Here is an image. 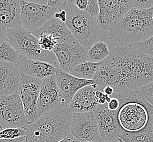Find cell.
I'll return each instance as SVG.
<instances>
[{"mask_svg": "<svg viewBox=\"0 0 153 142\" xmlns=\"http://www.w3.org/2000/svg\"><path fill=\"white\" fill-rule=\"evenodd\" d=\"M0 25L7 29L22 27L20 1L0 0Z\"/></svg>", "mask_w": 153, "mask_h": 142, "instance_id": "d6986e66", "label": "cell"}, {"mask_svg": "<svg viewBox=\"0 0 153 142\" xmlns=\"http://www.w3.org/2000/svg\"><path fill=\"white\" fill-rule=\"evenodd\" d=\"M25 137L14 139H0V142H25Z\"/></svg>", "mask_w": 153, "mask_h": 142, "instance_id": "8d00e7d4", "label": "cell"}, {"mask_svg": "<svg viewBox=\"0 0 153 142\" xmlns=\"http://www.w3.org/2000/svg\"><path fill=\"white\" fill-rule=\"evenodd\" d=\"M67 0H48V6L56 9H63L66 6Z\"/></svg>", "mask_w": 153, "mask_h": 142, "instance_id": "4dcf8cb0", "label": "cell"}, {"mask_svg": "<svg viewBox=\"0 0 153 142\" xmlns=\"http://www.w3.org/2000/svg\"><path fill=\"white\" fill-rule=\"evenodd\" d=\"M103 91L106 95L111 97L114 93V90L111 86H106L105 87Z\"/></svg>", "mask_w": 153, "mask_h": 142, "instance_id": "d590c367", "label": "cell"}, {"mask_svg": "<svg viewBox=\"0 0 153 142\" xmlns=\"http://www.w3.org/2000/svg\"><path fill=\"white\" fill-rule=\"evenodd\" d=\"M135 46L140 52L153 58V35L136 44Z\"/></svg>", "mask_w": 153, "mask_h": 142, "instance_id": "83f0119b", "label": "cell"}, {"mask_svg": "<svg viewBox=\"0 0 153 142\" xmlns=\"http://www.w3.org/2000/svg\"><path fill=\"white\" fill-rule=\"evenodd\" d=\"M22 58L18 52L8 42L0 46V61L18 65Z\"/></svg>", "mask_w": 153, "mask_h": 142, "instance_id": "cb8c5ba5", "label": "cell"}, {"mask_svg": "<svg viewBox=\"0 0 153 142\" xmlns=\"http://www.w3.org/2000/svg\"><path fill=\"white\" fill-rule=\"evenodd\" d=\"M22 75L44 80L56 75L59 69L48 62L22 58L18 64Z\"/></svg>", "mask_w": 153, "mask_h": 142, "instance_id": "ac0fdd59", "label": "cell"}, {"mask_svg": "<svg viewBox=\"0 0 153 142\" xmlns=\"http://www.w3.org/2000/svg\"><path fill=\"white\" fill-rule=\"evenodd\" d=\"M63 9L67 13L65 25L80 43L89 49L98 42L101 29L97 18L78 9L74 5L73 0L67 1Z\"/></svg>", "mask_w": 153, "mask_h": 142, "instance_id": "5b68a950", "label": "cell"}, {"mask_svg": "<svg viewBox=\"0 0 153 142\" xmlns=\"http://www.w3.org/2000/svg\"><path fill=\"white\" fill-rule=\"evenodd\" d=\"M8 42L22 58L48 62L60 70L57 59L53 52L43 50L38 40L30 31L22 27L7 28Z\"/></svg>", "mask_w": 153, "mask_h": 142, "instance_id": "8992f818", "label": "cell"}, {"mask_svg": "<svg viewBox=\"0 0 153 142\" xmlns=\"http://www.w3.org/2000/svg\"><path fill=\"white\" fill-rule=\"evenodd\" d=\"M27 125L18 93L0 97V125L2 130L8 128L25 129Z\"/></svg>", "mask_w": 153, "mask_h": 142, "instance_id": "9c48e42d", "label": "cell"}, {"mask_svg": "<svg viewBox=\"0 0 153 142\" xmlns=\"http://www.w3.org/2000/svg\"><path fill=\"white\" fill-rule=\"evenodd\" d=\"M93 80L102 90L112 87L114 93L137 91L153 81V58L135 46H116L102 62Z\"/></svg>", "mask_w": 153, "mask_h": 142, "instance_id": "6da1fadb", "label": "cell"}, {"mask_svg": "<svg viewBox=\"0 0 153 142\" xmlns=\"http://www.w3.org/2000/svg\"><path fill=\"white\" fill-rule=\"evenodd\" d=\"M132 7L136 9L146 10L149 9L153 7V0H132Z\"/></svg>", "mask_w": 153, "mask_h": 142, "instance_id": "f546056e", "label": "cell"}, {"mask_svg": "<svg viewBox=\"0 0 153 142\" xmlns=\"http://www.w3.org/2000/svg\"><path fill=\"white\" fill-rule=\"evenodd\" d=\"M2 130V127L1 126V125H0V131H1V130Z\"/></svg>", "mask_w": 153, "mask_h": 142, "instance_id": "ab89813d", "label": "cell"}, {"mask_svg": "<svg viewBox=\"0 0 153 142\" xmlns=\"http://www.w3.org/2000/svg\"><path fill=\"white\" fill-rule=\"evenodd\" d=\"M54 18L57 19L65 23L67 21V13L65 9H61L56 13Z\"/></svg>", "mask_w": 153, "mask_h": 142, "instance_id": "836d02e7", "label": "cell"}, {"mask_svg": "<svg viewBox=\"0 0 153 142\" xmlns=\"http://www.w3.org/2000/svg\"><path fill=\"white\" fill-rule=\"evenodd\" d=\"M88 49L72 35L58 43L53 52L57 59L60 70L69 73L77 65L89 61Z\"/></svg>", "mask_w": 153, "mask_h": 142, "instance_id": "52a82bcc", "label": "cell"}, {"mask_svg": "<svg viewBox=\"0 0 153 142\" xmlns=\"http://www.w3.org/2000/svg\"><path fill=\"white\" fill-rule=\"evenodd\" d=\"M22 28L32 32L43 27L49 20L54 18L60 9L40 5L30 1H20Z\"/></svg>", "mask_w": 153, "mask_h": 142, "instance_id": "30bf717a", "label": "cell"}, {"mask_svg": "<svg viewBox=\"0 0 153 142\" xmlns=\"http://www.w3.org/2000/svg\"></svg>", "mask_w": 153, "mask_h": 142, "instance_id": "60d3db41", "label": "cell"}, {"mask_svg": "<svg viewBox=\"0 0 153 142\" xmlns=\"http://www.w3.org/2000/svg\"><path fill=\"white\" fill-rule=\"evenodd\" d=\"M102 62L95 63L89 61L82 62L74 68L69 74L80 79L93 80Z\"/></svg>", "mask_w": 153, "mask_h": 142, "instance_id": "7402d4cb", "label": "cell"}, {"mask_svg": "<svg viewBox=\"0 0 153 142\" xmlns=\"http://www.w3.org/2000/svg\"><path fill=\"white\" fill-rule=\"evenodd\" d=\"M101 142H124L122 139L117 137L114 139H110V140H105V141H102Z\"/></svg>", "mask_w": 153, "mask_h": 142, "instance_id": "f35d334b", "label": "cell"}, {"mask_svg": "<svg viewBox=\"0 0 153 142\" xmlns=\"http://www.w3.org/2000/svg\"><path fill=\"white\" fill-rule=\"evenodd\" d=\"M111 96L120 101L118 119L123 131L136 133L143 130L150 115H153V107L141 93L138 91H126L114 93Z\"/></svg>", "mask_w": 153, "mask_h": 142, "instance_id": "277c9868", "label": "cell"}, {"mask_svg": "<svg viewBox=\"0 0 153 142\" xmlns=\"http://www.w3.org/2000/svg\"><path fill=\"white\" fill-rule=\"evenodd\" d=\"M110 97V102L107 103L108 108L112 111H118L120 108V103L118 99L113 96H111Z\"/></svg>", "mask_w": 153, "mask_h": 142, "instance_id": "1f68e13d", "label": "cell"}, {"mask_svg": "<svg viewBox=\"0 0 153 142\" xmlns=\"http://www.w3.org/2000/svg\"><path fill=\"white\" fill-rule=\"evenodd\" d=\"M56 79L61 99L62 105L69 108L74 97L80 89L96 84L94 80H86L75 77L69 73L58 70Z\"/></svg>", "mask_w": 153, "mask_h": 142, "instance_id": "4fadbf2b", "label": "cell"}, {"mask_svg": "<svg viewBox=\"0 0 153 142\" xmlns=\"http://www.w3.org/2000/svg\"><path fill=\"white\" fill-rule=\"evenodd\" d=\"M42 82V80L29 75H22L18 93L23 105L28 125L36 122L40 117L38 103Z\"/></svg>", "mask_w": 153, "mask_h": 142, "instance_id": "ba28073f", "label": "cell"}, {"mask_svg": "<svg viewBox=\"0 0 153 142\" xmlns=\"http://www.w3.org/2000/svg\"><path fill=\"white\" fill-rule=\"evenodd\" d=\"M73 3L78 9L86 12L92 17L98 16L99 13L98 0H73Z\"/></svg>", "mask_w": 153, "mask_h": 142, "instance_id": "d4e9b609", "label": "cell"}, {"mask_svg": "<svg viewBox=\"0 0 153 142\" xmlns=\"http://www.w3.org/2000/svg\"><path fill=\"white\" fill-rule=\"evenodd\" d=\"M26 132L24 129L8 128L0 131V139H14L26 137Z\"/></svg>", "mask_w": 153, "mask_h": 142, "instance_id": "4316f807", "label": "cell"}, {"mask_svg": "<svg viewBox=\"0 0 153 142\" xmlns=\"http://www.w3.org/2000/svg\"><path fill=\"white\" fill-rule=\"evenodd\" d=\"M118 111H112L107 107V103L99 105L94 111L98 123L101 140H110L118 137L124 131L120 126Z\"/></svg>", "mask_w": 153, "mask_h": 142, "instance_id": "5bb4252c", "label": "cell"}, {"mask_svg": "<svg viewBox=\"0 0 153 142\" xmlns=\"http://www.w3.org/2000/svg\"><path fill=\"white\" fill-rule=\"evenodd\" d=\"M6 42H8L7 29L0 25V46Z\"/></svg>", "mask_w": 153, "mask_h": 142, "instance_id": "d6a6232c", "label": "cell"}, {"mask_svg": "<svg viewBox=\"0 0 153 142\" xmlns=\"http://www.w3.org/2000/svg\"><path fill=\"white\" fill-rule=\"evenodd\" d=\"M36 37L38 40L40 48L46 52H53L58 44L55 37L51 34H40Z\"/></svg>", "mask_w": 153, "mask_h": 142, "instance_id": "484cf974", "label": "cell"}, {"mask_svg": "<svg viewBox=\"0 0 153 142\" xmlns=\"http://www.w3.org/2000/svg\"><path fill=\"white\" fill-rule=\"evenodd\" d=\"M99 13L97 19L99 27L109 31L111 27L132 8V0H98Z\"/></svg>", "mask_w": 153, "mask_h": 142, "instance_id": "7c38bea8", "label": "cell"}, {"mask_svg": "<svg viewBox=\"0 0 153 142\" xmlns=\"http://www.w3.org/2000/svg\"><path fill=\"white\" fill-rule=\"evenodd\" d=\"M22 75L18 65L0 61V97L17 93Z\"/></svg>", "mask_w": 153, "mask_h": 142, "instance_id": "e0dca14e", "label": "cell"}, {"mask_svg": "<svg viewBox=\"0 0 153 142\" xmlns=\"http://www.w3.org/2000/svg\"><path fill=\"white\" fill-rule=\"evenodd\" d=\"M124 142H153V115H150L147 126L136 133L123 131L118 136Z\"/></svg>", "mask_w": 153, "mask_h": 142, "instance_id": "44dd1931", "label": "cell"}, {"mask_svg": "<svg viewBox=\"0 0 153 142\" xmlns=\"http://www.w3.org/2000/svg\"><path fill=\"white\" fill-rule=\"evenodd\" d=\"M111 53L107 44L104 42H97L89 48L87 56L89 61L100 63L107 59Z\"/></svg>", "mask_w": 153, "mask_h": 142, "instance_id": "603a6c76", "label": "cell"}, {"mask_svg": "<svg viewBox=\"0 0 153 142\" xmlns=\"http://www.w3.org/2000/svg\"><path fill=\"white\" fill-rule=\"evenodd\" d=\"M69 133L81 142L102 141L93 111L73 113Z\"/></svg>", "mask_w": 153, "mask_h": 142, "instance_id": "8fae6325", "label": "cell"}, {"mask_svg": "<svg viewBox=\"0 0 153 142\" xmlns=\"http://www.w3.org/2000/svg\"><path fill=\"white\" fill-rule=\"evenodd\" d=\"M72 115L70 108L65 107L42 115L38 120L25 128V142L60 141L69 133Z\"/></svg>", "mask_w": 153, "mask_h": 142, "instance_id": "3957f363", "label": "cell"}, {"mask_svg": "<svg viewBox=\"0 0 153 142\" xmlns=\"http://www.w3.org/2000/svg\"><path fill=\"white\" fill-rule=\"evenodd\" d=\"M31 34L34 37L40 34H51L55 37L58 43L73 35L64 22L55 18L51 19L43 27L34 31Z\"/></svg>", "mask_w": 153, "mask_h": 142, "instance_id": "ffe728a7", "label": "cell"}, {"mask_svg": "<svg viewBox=\"0 0 153 142\" xmlns=\"http://www.w3.org/2000/svg\"><path fill=\"white\" fill-rule=\"evenodd\" d=\"M137 91L141 93L147 102L153 107V81Z\"/></svg>", "mask_w": 153, "mask_h": 142, "instance_id": "f1b7e54d", "label": "cell"}, {"mask_svg": "<svg viewBox=\"0 0 153 142\" xmlns=\"http://www.w3.org/2000/svg\"><path fill=\"white\" fill-rule=\"evenodd\" d=\"M58 142H82L79 139H77L72 136L70 133H68L67 136L64 137Z\"/></svg>", "mask_w": 153, "mask_h": 142, "instance_id": "e575fe53", "label": "cell"}, {"mask_svg": "<svg viewBox=\"0 0 153 142\" xmlns=\"http://www.w3.org/2000/svg\"><path fill=\"white\" fill-rule=\"evenodd\" d=\"M42 81L38 103V110L40 117L62 107L56 75Z\"/></svg>", "mask_w": 153, "mask_h": 142, "instance_id": "9a60e30c", "label": "cell"}, {"mask_svg": "<svg viewBox=\"0 0 153 142\" xmlns=\"http://www.w3.org/2000/svg\"><path fill=\"white\" fill-rule=\"evenodd\" d=\"M31 2L33 3H37L40 5H47L48 4V1L46 0H31Z\"/></svg>", "mask_w": 153, "mask_h": 142, "instance_id": "74e56055", "label": "cell"}, {"mask_svg": "<svg viewBox=\"0 0 153 142\" xmlns=\"http://www.w3.org/2000/svg\"><path fill=\"white\" fill-rule=\"evenodd\" d=\"M99 88L100 87L97 84H94L80 89L74 97L71 102L69 108L72 113H79L94 111L99 105L96 95V92Z\"/></svg>", "mask_w": 153, "mask_h": 142, "instance_id": "2e32d148", "label": "cell"}, {"mask_svg": "<svg viewBox=\"0 0 153 142\" xmlns=\"http://www.w3.org/2000/svg\"><path fill=\"white\" fill-rule=\"evenodd\" d=\"M108 38L122 46H135L153 35V7L142 10L134 7L114 23Z\"/></svg>", "mask_w": 153, "mask_h": 142, "instance_id": "7a4b0ae2", "label": "cell"}]
</instances>
